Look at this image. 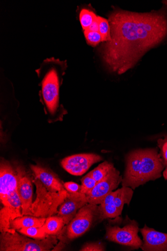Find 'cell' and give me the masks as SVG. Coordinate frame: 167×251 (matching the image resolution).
Here are the masks:
<instances>
[{
  "label": "cell",
  "instance_id": "5bb4252c",
  "mask_svg": "<svg viewBox=\"0 0 167 251\" xmlns=\"http://www.w3.org/2000/svg\"><path fill=\"white\" fill-rule=\"evenodd\" d=\"M18 177L16 169L6 161L1 162L0 167V199L4 200L11 193L17 191Z\"/></svg>",
  "mask_w": 167,
  "mask_h": 251
},
{
  "label": "cell",
  "instance_id": "30bf717a",
  "mask_svg": "<svg viewBox=\"0 0 167 251\" xmlns=\"http://www.w3.org/2000/svg\"><path fill=\"white\" fill-rule=\"evenodd\" d=\"M1 202L3 207L0 211V232L14 233L16 231L11 229V222L23 216L22 203L18 191L11 193Z\"/></svg>",
  "mask_w": 167,
  "mask_h": 251
},
{
  "label": "cell",
  "instance_id": "484cf974",
  "mask_svg": "<svg viewBox=\"0 0 167 251\" xmlns=\"http://www.w3.org/2000/svg\"><path fill=\"white\" fill-rule=\"evenodd\" d=\"M81 251H103L105 248L103 244L99 242L89 243L85 244L80 249Z\"/></svg>",
  "mask_w": 167,
  "mask_h": 251
},
{
  "label": "cell",
  "instance_id": "2e32d148",
  "mask_svg": "<svg viewBox=\"0 0 167 251\" xmlns=\"http://www.w3.org/2000/svg\"><path fill=\"white\" fill-rule=\"evenodd\" d=\"M33 176L38 178L47 190L52 192L66 190L58 176L51 170L40 165H31Z\"/></svg>",
  "mask_w": 167,
  "mask_h": 251
},
{
  "label": "cell",
  "instance_id": "7a4b0ae2",
  "mask_svg": "<svg viewBox=\"0 0 167 251\" xmlns=\"http://www.w3.org/2000/svg\"><path fill=\"white\" fill-rule=\"evenodd\" d=\"M126 163L122 186L133 190L160 178L165 167L157 148L133 151L128 155Z\"/></svg>",
  "mask_w": 167,
  "mask_h": 251
},
{
  "label": "cell",
  "instance_id": "3957f363",
  "mask_svg": "<svg viewBox=\"0 0 167 251\" xmlns=\"http://www.w3.org/2000/svg\"><path fill=\"white\" fill-rule=\"evenodd\" d=\"M67 68V60L51 57L45 59L38 73L43 75L41 81V99L48 112L54 116L61 108L60 104L61 75Z\"/></svg>",
  "mask_w": 167,
  "mask_h": 251
},
{
  "label": "cell",
  "instance_id": "9c48e42d",
  "mask_svg": "<svg viewBox=\"0 0 167 251\" xmlns=\"http://www.w3.org/2000/svg\"><path fill=\"white\" fill-rule=\"evenodd\" d=\"M122 180L120 172L114 167L105 177L97 182L93 189L86 195L88 203L100 204L108 195L120 184Z\"/></svg>",
  "mask_w": 167,
  "mask_h": 251
},
{
  "label": "cell",
  "instance_id": "44dd1931",
  "mask_svg": "<svg viewBox=\"0 0 167 251\" xmlns=\"http://www.w3.org/2000/svg\"><path fill=\"white\" fill-rule=\"evenodd\" d=\"M97 17L98 16L93 11L86 9H82L80 13L79 19L84 31L88 29Z\"/></svg>",
  "mask_w": 167,
  "mask_h": 251
},
{
  "label": "cell",
  "instance_id": "f1b7e54d",
  "mask_svg": "<svg viewBox=\"0 0 167 251\" xmlns=\"http://www.w3.org/2000/svg\"><path fill=\"white\" fill-rule=\"evenodd\" d=\"M163 176L164 178L167 180V167H166V169L163 172Z\"/></svg>",
  "mask_w": 167,
  "mask_h": 251
},
{
  "label": "cell",
  "instance_id": "52a82bcc",
  "mask_svg": "<svg viewBox=\"0 0 167 251\" xmlns=\"http://www.w3.org/2000/svg\"><path fill=\"white\" fill-rule=\"evenodd\" d=\"M133 193V189L127 187H122L110 193L99 204V220L102 221L120 217L124 205L127 204L129 206Z\"/></svg>",
  "mask_w": 167,
  "mask_h": 251
},
{
  "label": "cell",
  "instance_id": "7c38bea8",
  "mask_svg": "<svg viewBox=\"0 0 167 251\" xmlns=\"http://www.w3.org/2000/svg\"><path fill=\"white\" fill-rule=\"evenodd\" d=\"M16 169L18 177L17 191L22 203V214L30 216L33 202L32 178L23 167L18 166Z\"/></svg>",
  "mask_w": 167,
  "mask_h": 251
},
{
  "label": "cell",
  "instance_id": "d4e9b609",
  "mask_svg": "<svg viewBox=\"0 0 167 251\" xmlns=\"http://www.w3.org/2000/svg\"><path fill=\"white\" fill-rule=\"evenodd\" d=\"M158 146L161 150V155L163 163L165 167H167V135H164V139L158 140Z\"/></svg>",
  "mask_w": 167,
  "mask_h": 251
},
{
  "label": "cell",
  "instance_id": "8fae6325",
  "mask_svg": "<svg viewBox=\"0 0 167 251\" xmlns=\"http://www.w3.org/2000/svg\"><path fill=\"white\" fill-rule=\"evenodd\" d=\"M102 160V157L99 155L82 153L64 158L61 164L63 169L69 174L79 176L86 173L92 165Z\"/></svg>",
  "mask_w": 167,
  "mask_h": 251
},
{
  "label": "cell",
  "instance_id": "5b68a950",
  "mask_svg": "<svg viewBox=\"0 0 167 251\" xmlns=\"http://www.w3.org/2000/svg\"><path fill=\"white\" fill-rule=\"evenodd\" d=\"M58 244L56 236L49 235L43 239H31L23 235L2 232L0 235L1 251H50Z\"/></svg>",
  "mask_w": 167,
  "mask_h": 251
},
{
  "label": "cell",
  "instance_id": "ba28073f",
  "mask_svg": "<svg viewBox=\"0 0 167 251\" xmlns=\"http://www.w3.org/2000/svg\"><path fill=\"white\" fill-rule=\"evenodd\" d=\"M139 231L137 222L128 218L127 222L122 227L118 226H107L106 238L110 241L138 249L143 244L138 235Z\"/></svg>",
  "mask_w": 167,
  "mask_h": 251
},
{
  "label": "cell",
  "instance_id": "f546056e",
  "mask_svg": "<svg viewBox=\"0 0 167 251\" xmlns=\"http://www.w3.org/2000/svg\"><path fill=\"white\" fill-rule=\"evenodd\" d=\"M167 6V1H164L163 2Z\"/></svg>",
  "mask_w": 167,
  "mask_h": 251
},
{
  "label": "cell",
  "instance_id": "ac0fdd59",
  "mask_svg": "<svg viewBox=\"0 0 167 251\" xmlns=\"http://www.w3.org/2000/svg\"><path fill=\"white\" fill-rule=\"evenodd\" d=\"M65 225L63 219L57 215L46 218L42 226L47 235L56 236L59 234Z\"/></svg>",
  "mask_w": 167,
  "mask_h": 251
},
{
  "label": "cell",
  "instance_id": "603a6c76",
  "mask_svg": "<svg viewBox=\"0 0 167 251\" xmlns=\"http://www.w3.org/2000/svg\"><path fill=\"white\" fill-rule=\"evenodd\" d=\"M82 185L80 192L86 195L96 185L97 182L95 180L89 173L81 179Z\"/></svg>",
  "mask_w": 167,
  "mask_h": 251
},
{
  "label": "cell",
  "instance_id": "e0dca14e",
  "mask_svg": "<svg viewBox=\"0 0 167 251\" xmlns=\"http://www.w3.org/2000/svg\"><path fill=\"white\" fill-rule=\"evenodd\" d=\"M46 220V218L32 216H23L12 220L10 223V227L11 229L17 231L24 227H41L44 225Z\"/></svg>",
  "mask_w": 167,
  "mask_h": 251
},
{
  "label": "cell",
  "instance_id": "83f0119b",
  "mask_svg": "<svg viewBox=\"0 0 167 251\" xmlns=\"http://www.w3.org/2000/svg\"><path fill=\"white\" fill-rule=\"evenodd\" d=\"M99 25L97 17V19L93 23L92 25L87 30L94 32H99Z\"/></svg>",
  "mask_w": 167,
  "mask_h": 251
},
{
  "label": "cell",
  "instance_id": "4fadbf2b",
  "mask_svg": "<svg viewBox=\"0 0 167 251\" xmlns=\"http://www.w3.org/2000/svg\"><path fill=\"white\" fill-rule=\"evenodd\" d=\"M88 203L86 195L80 192L76 193L68 192L64 202L61 204L58 216L62 217L68 225L78 211Z\"/></svg>",
  "mask_w": 167,
  "mask_h": 251
},
{
  "label": "cell",
  "instance_id": "4316f807",
  "mask_svg": "<svg viewBox=\"0 0 167 251\" xmlns=\"http://www.w3.org/2000/svg\"><path fill=\"white\" fill-rule=\"evenodd\" d=\"M64 186L66 191L70 193H78L81 190V186L73 181L65 182L64 183Z\"/></svg>",
  "mask_w": 167,
  "mask_h": 251
},
{
  "label": "cell",
  "instance_id": "9a60e30c",
  "mask_svg": "<svg viewBox=\"0 0 167 251\" xmlns=\"http://www.w3.org/2000/svg\"><path fill=\"white\" fill-rule=\"evenodd\" d=\"M140 231L143 238L141 247L145 251H167V234L160 232L146 225Z\"/></svg>",
  "mask_w": 167,
  "mask_h": 251
},
{
  "label": "cell",
  "instance_id": "ffe728a7",
  "mask_svg": "<svg viewBox=\"0 0 167 251\" xmlns=\"http://www.w3.org/2000/svg\"><path fill=\"white\" fill-rule=\"evenodd\" d=\"M20 234L34 239H43L48 236L43 226L24 227L18 231Z\"/></svg>",
  "mask_w": 167,
  "mask_h": 251
},
{
  "label": "cell",
  "instance_id": "7402d4cb",
  "mask_svg": "<svg viewBox=\"0 0 167 251\" xmlns=\"http://www.w3.org/2000/svg\"><path fill=\"white\" fill-rule=\"evenodd\" d=\"M99 29V32L102 38V42H106L111 40V29L108 20L98 16Z\"/></svg>",
  "mask_w": 167,
  "mask_h": 251
},
{
  "label": "cell",
  "instance_id": "277c9868",
  "mask_svg": "<svg viewBox=\"0 0 167 251\" xmlns=\"http://www.w3.org/2000/svg\"><path fill=\"white\" fill-rule=\"evenodd\" d=\"M32 181L36 187V198L32 202L30 216L47 218L58 214V208L67 197L68 192L66 190L60 192H52L47 190L35 176H33Z\"/></svg>",
  "mask_w": 167,
  "mask_h": 251
},
{
  "label": "cell",
  "instance_id": "cb8c5ba5",
  "mask_svg": "<svg viewBox=\"0 0 167 251\" xmlns=\"http://www.w3.org/2000/svg\"><path fill=\"white\" fill-rule=\"evenodd\" d=\"M84 35L88 45L93 47H96L101 42L102 38L99 32H94L88 30L84 31Z\"/></svg>",
  "mask_w": 167,
  "mask_h": 251
},
{
  "label": "cell",
  "instance_id": "8992f818",
  "mask_svg": "<svg viewBox=\"0 0 167 251\" xmlns=\"http://www.w3.org/2000/svg\"><path fill=\"white\" fill-rule=\"evenodd\" d=\"M99 218V206L89 203L86 204L67 225L65 233L67 239L73 240L82 236Z\"/></svg>",
  "mask_w": 167,
  "mask_h": 251
},
{
  "label": "cell",
  "instance_id": "d6986e66",
  "mask_svg": "<svg viewBox=\"0 0 167 251\" xmlns=\"http://www.w3.org/2000/svg\"><path fill=\"white\" fill-rule=\"evenodd\" d=\"M114 168L113 164L104 162L90 172L89 174L95 180L99 182L105 177Z\"/></svg>",
  "mask_w": 167,
  "mask_h": 251
},
{
  "label": "cell",
  "instance_id": "6da1fadb",
  "mask_svg": "<svg viewBox=\"0 0 167 251\" xmlns=\"http://www.w3.org/2000/svg\"><path fill=\"white\" fill-rule=\"evenodd\" d=\"M110 41L98 50L108 69L119 75L131 69L167 35L164 12L139 13L114 8L108 15Z\"/></svg>",
  "mask_w": 167,
  "mask_h": 251
}]
</instances>
